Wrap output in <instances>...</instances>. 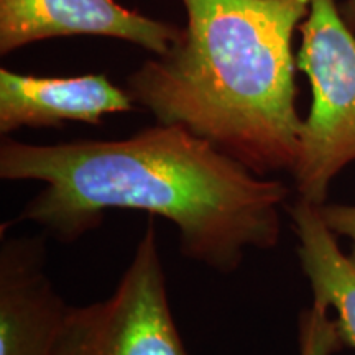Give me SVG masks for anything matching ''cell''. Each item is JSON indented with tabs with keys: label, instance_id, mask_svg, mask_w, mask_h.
<instances>
[{
	"label": "cell",
	"instance_id": "obj_1",
	"mask_svg": "<svg viewBox=\"0 0 355 355\" xmlns=\"http://www.w3.org/2000/svg\"><path fill=\"white\" fill-rule=\"evenodd\" d=\"M0 178L44 188L15 222H33L58 242L99 229L109 211L170 220L186 259L229 275L250 250L282 235L290 196L278 178L260 176L181 125L144 128L122 140L33 145L3 139Z\"/></svg>",
	"mask_w": 355,
	"mask_h": 355
},
{
	"label": "cell",
	"instance_id": "obj_2",
	"mask_svg": "<svg viewBox=\"0 0 355 355\" xmlns=\"http://www.w3.org/2000/svg\"><path fill=\"white\" fill-rule=\"evenodd\" d=\"M188 24L165 55L127 79L158 123L181 125L260 176L293 171L296 110L293 35L311 0H183Z\"/></svg>",
	"mask_w": 355,
	"mask_h": 355
},
{
	"label": "cell",
	"instance_id": "obj_3",
	"mask_svg": "<svg viewBox=\"0 0 355 355\" xmlns=\"http://www.w3.org/2000/svg\"><path fill=\"white\" fill-rule=\"evenodd\" d=\"M300 32L296 68L309 79L313 102L291 175L298 198L322 206L332 180L355 163V33L334 0H311Z\"/></svg>",
	"mask_w": 355,
	"mask_h": 355
},
{
	"label": "cell",
	"instance_id": "obj_4",
	"mask_svg": "<svg viewBox=\"0 0 355 355\" xmlns=\"http://www.w3.org/2000/svg\"><path fill=\"white\" fill-rule=\"evenodd\" d=\"M53 355H189L171 313L155 217L112 295L71 306Z\"/></svg>",
	"mask_w": 355,
	"mask_h": 355
},
{
	"label": "cell",
	"instance_id": "obj_5",
	"mask_svg": "<svg viewBox=\"0 0 355 355\" xmlns=\"http://www.w3.org/2000/svg\"><path fill=\"white\" fill-rule=\"evenodd\" d=\"M183 28L127 10L117 0H0V53L68 35H101L165 55Z\"/></svg>",
	"mask_w": 355,
	"mask_h": 355
},
{
	"label": "cell",
	"instance_id": "obj_6",
	"mask_svg": "<svg viewBox=\"0 0 355 355\" xmlns=\"http://www.w3.org/2000/svg\"><path fill=\"white\" fill-rule=\"evenodd\" d=\"M37 237L3 239L0 248V355H53L71 306L46 270Z\"/></svg>",
	"mask_w": 355,
	"mask_h": 355
},
{
	"label": "cell",
	"instance_id": "obj_7",
	"mask_svg": "<svg viewBox=\"0 0 355 355\" xmlns=\"http://www.w3.org/2000/svg\"><path fill=\"white\" fill-rule=\"evenodd\" d=\"M135 102L105 74L40 78L0 69V132L56 127L63 122L99 125L104 115L128 112Z\"/></svg>",
	"mask_w": 355,
	"mask_h": 355
},
{
	"label": "cell",
	"instance_id": "obj_8",
	"mask_svg": "<svg viewBox=\"0 0 355 355\" xmlns=\"http://www.w3.org/2000/svg\"><path fill=\"white\" fill-rule=\"evenodd\" d=\"M290 217L313 303L336 311L340 340L355 349V243L350 254H344L337 235L321 219L319 207L304 199L293 204Z\"/></svg>",
	"mask_w": 355,
	"mask_h": 355
},
{
	"label": "cell",
	"instance_id": "obj_9",
	"mask_svg": "<svg viewBox=\"0 0 355 355\" xmlns=\"http://www.w3.org/2000/svg\"><path fill=\"white\" fill-rule=\"evenodd\" d=\"M343 344L329 309L313 303L301 318L300 355H332Z\"/></svg>",
	"mask_w": 355,
	"mask_h": 355
},
{
	"label": "cell",
	"instance_id": "obj_10",
	"mask_svg": "<svg viewBox=\"0 0 355 355\" xmlns=\"http://www.w3.org/2000/svg\"><path fill=\"white\" fill-rule=\"evenodd\" d=\"M319 214L331 232L347 237L355 243V206L354 204H322Z\"/></svg>",
	"mask_w": 355,
	"mask_h": 355
},
{
	"label": "cell",
	"instance_id": "obj_11",
	"mask_svg": "<svg viewBox=\"0 0 355 355\" xmlns=\"http://www.w3.org/2000/svg\"><path fill=\"white\" fill-rule=\"evenodd\" d=\"M340 13H343L345 24L355 33V0H345L340 6Z\"/></svg>",
	"mask_w": 355,
	"mask_h": 355
}]
</instances>
